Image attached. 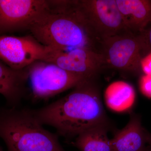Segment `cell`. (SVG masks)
Instances as JSON below:
<instances>
[{
    "label": "cell",
    "mask_w": 151,
    "mask_h": 151,
    "mask_svg": "<svg viewBox=\"0 0 151 151\" xmlns=\"http://www.w3.org/2000/svg\"><path fill=\"white\" fill-rule=\"evenodd\" d=\"M69 94L39 109L32 111L41 124L54 128L63 137L78 136L100 124L106 117L93 79L82 81Z\"/></svg>",
    "instance_id": "cell-1"
},
{
    "label": "cell",
    "mask_w": 151,
    "mask_h": 151,
    "mask_svg": "<svg viewBox=\"0 0 151 151\" xmlns=\"http://www.w3.org/2000/svg\"><path fill=\"white\" fill-rule=\"evenodd\" d=\"M28 29L38 42L49 48H88L100 52V44L86 28L76 1H50L48 9Z\"/></svg>",
    "instance_id": "cell-2"
},
{
    "label": "cell",
    "mask_w": 151,
    "mask_h": 151,
    "mask_svg": "<svg viewBox=\"0 0 151 151\" xmlns=\"http://www.w3.org/2000/svg\"><path fill=\"white\" fill-rule=\"evenodd\" d=\"M0 137L8 151H65L32 111L15 108L0 111Z\"/></svg>",
    "instance_id": "cell-3"
},
{
    "label": "cell",
    "mask_w": 151,
    "mask_h": 151,
    "mask_svg": "<svg viewBox=\"0 0 151 151\" xmlns=\"http://www.w3.org/2000/svg\"><path fill=\"white\" fill-rule=\"evenodd\" d=\"M76 6L89 33L99 44L128 31L116 0H79Z\"/></svg>",
    "instance_id": "cell-4"
},
{
    "label": "cell",
    "mask_w": 151,
    "mask_h": 151,
    "mask_svg": "<svg viewBox=\"0 0 151 151\" xmlns=\"http://www.w3.org/2000/svg\"><path fill=\"white\" fill-rule=\"evenodd\" d=\"M142 42L140 35L125 31L100 42V52L105 67L135 72L141 68Z\"/></svg>",
    "instance_id": "cell-5"
},
{
    "label": "cell",
    "mask_w": 151,
    "mask_h": 151,
    "mask_svg": "<svg viewBox=\"0 0 151 151\" xmlns=\"http://www.w3.org/2000/svg\"><path fill=\"white\" fill-rule=\"evenodd\" d=\"M27 68L33 94L37 98L51 97L88 80L42 60L35 62Z\"/></svg>",
    "instance_id": "cell-6"
},
{
    "label": "cell",
    "mask_w": 151,
    "mask_h": 151,
    "mask_svg": "<svg viewBox=\"0 0 151 151\" xmlns=\"http://www.w3.org/2000/svg\"><path fill=\"white\" fill-rule=\"evenodd\" d=\"M48 50L32 36L0 35V60L14 70L43 60Z\"/></svg>",
    "instance_id": "cell-7"
},
{
    "label": "cell",
    "mask_w": 151,
    "mask_h": 151,
    "mask_svg": "<svg viewBox=\"0 0 151 151\" xmlns=\"http://www.w3.org/2000/svg\"><path fill=\"white\" fill-rule=\"evenodd\" d=\"M48 48L42 61L53 63L86 79H94L105 68L103 57L99 52L88 48H75L68 50Z\"/></svg>",
    "instance_id": "cell-8"
},
{
    "label": "cell",
    "mask_w": 151,
    "mask_h": 151,
    "mask_svg": "<svg viewBox=\"0 0 151 151\" xmlns=\"http://www.w3.org/2000/svg\"><path fill=\"white\" fill-rule=\"evenodd\" d=\"M50 5L46 0H0V30L29 29Z\"/></svg>",
    "instance_id": "cell-9"
},
{
    "label": "cell",
    "mask_w": 151,
    "mask_h": 151,
    "mask_svg": "<svg viewBox=\"0 0 151 151\" xmlns=\"http://www.w3.org/2000/svg\"><path fill=\"white\" fill-rule=\"evenodd\" d=\"M126 29L139 35L151 23V1L116 0Z\"/></svg>",
    "instance_id": "cell-10"
},
{
    "label": "cell",
    "mask_w": 151,
    "mask_h": 151,
    "mask_svg": "<svg viewBox=\"0 0 151 151\" xmlns=\"http://www.w3.org/2000/svg\"><path fill=\"white\" fill-rule=\"evenodd\" d=\"M149 137L139 117L132 116L127 126L111 140L112 151H146Z\"/></svg>",
    "instance_id": "cell-11"
},
{
    "label": "cell",
    "mask_w": 151,
    "mask_h": 151,
    "mask_svg": "<svg viewBox=\"0 0 151 151\" xmlns=\"http://www.w3.org/2000/svg\"><path fill=\"white\" fill-rule=\"evenodd\" d=\"M28 78L27 68L14 70L0 60V94L12 108H15L21 99Z\"/></svg>",
    "instance_id": "cell-12"
},
{
    "label": "cell",
    "mask_w": 151,
    "mask_h": 151,
    "mask_svg": "<svg viewBox=\"0 0 151 151\" xmlns=\"http://www.w3.org/2000/svg\"><path fill=\"white\" fill-rule=\"evenodd\" d=\"M106 124H100L77 136L74 145L81 151H112Z\"/></svg>",
    "instance_id": "cell-13"
},
{
    "label": "cell",
    "mask_w": 151,
    "mask_h": 151,
    "mask_svg": "<svg viewBox=\"0 0 151 151\" xmlns=\"http://www.w3.org/2000/svg\"><path fill=\"white\" fill-rule=\"evenodd\" d=\"M105 96L108 107L116 112H122L129 109L135 99L133 87L122 81H116L110 84L105 91Z\"/></svg>",
    "instance_id": "cell-14"
},
{
    "label": "cell",
    "mask_w": 151,
    "mask_h": 151,
    "mask_svg": "<svg viewBox=\"0 0 151 151\" xmlns=\"http://www.w3.org/2000/svg\"><path fill=\"white\" fill-rule=\"evenodd\" d=\"M140 86L142 93L147 97L151 98V75L145 74L142 76Z\"/></svg>",
    "instance_id": "cell-15"
},
{
    "label": "cell",
    "mask_w": 151,
    "mask_h": 151,
    "mask_svg": "<svg viewBox=\"0 0 151 151\" xmlns=\"http://www.w3.org/2000/svg\"><path fill=\"white\" fill-rule=\"evenodd\" d=\"M142 42L143 50L151 49V23L146 27L144 31L139 35Z\"/></svg>",
    "instance_id": "cell-16"
},
{
    "label": "cell",
    "mask_w": 151,
    "mask_h": 151,
    "mask_svg": "<svg viewBox=\"0 0 151 151\" xmlns=\"http://www.w3.org/2000/svg\"><path fill=\"white\" fill-rule=\"evenodd\" d=\"M141 65V68L146 75H151V52L143 58Z\"/></svg>",
    "instance_id": "cell-17"
},
{
    "label": "cell",
    "mask_w": 151,
    "mask_h": 151,
    "mask_svg": "<svg viewBox=\"0 0 151 151\" xmlns=\"http://www.w3.org/2000/svg\"><path fill=\"white\" fill-rule=\"evenodd\" d=\"M148 142H149V143H150V145L151 151V136H150V137H149Z\"/></svg>",
    "instance_id": "cell-18"
},
{
    "label": "cell",
    "mask_w": 151,
    "mask_h": 151,
    "mask_svg": "<svg viewBox=\"0 0 151 151\" xmlns=\"http://www.w3.org/2000/svg\"><path fill=\"white\" fill-rule=\"evenodd\" d=\"M0 151H3V150H2V149L1 148V147H0Z\"/></svg>",
    "instance_id": "cell-19"
}]
</instances>
